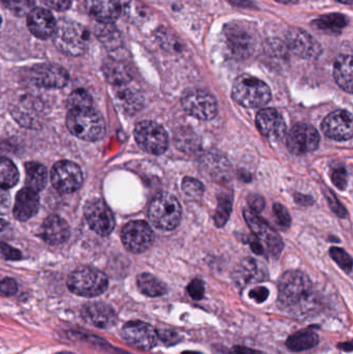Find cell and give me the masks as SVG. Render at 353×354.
I'll use <instances>...</instances> for the list:
<instances>
[{
	"label": "cell",
	"instance_id": "obj_20",
	"mask_svg": "<svg viewBox=\"0 0 353 354\" xmlns=\"http://www.w3.org/2000/svg\"><path fill=\"white\" fill-rule=\"evenodd\" d=\"M233 279L238 286L247 287L267 280V270L258 260L246 258L236 266Z\"/></svg>",
	"mask_w": 353,
	"mask_h": 354
},
{
	"label": "cell",
	"instance_id": "obj_11",
	"mask_svg": "<svg viewBox=\"0 0 353 354\" xmlns=\"http://www.w3.org/2000/svg\"><path fill=\"white\" fill-rule=\"evenodd\" d=\"M51 181L56 191L70 194L80 189L83 183V174L77 164L60 161L52 169Z\"/></svg>",
	"mask_w": 353,
	"mask_h": 354
},
{
	"label": "cell",
	"instance_id": "obj_6",
	"mask_svg": "<svg viewBox=\"0 0 353 354\" xmlns=\"http://www.w3.org/2000/svg\"><path fill=\"white\" fill-rule=\"evenodd\" d=\"M108 278L103 272L93 268H80L68 277V289L75 295L84 297L101 295L108 288Z\"/></svg>",
	"mask_w": 353,
	"mask_h": 354
},
{
	"label": "cell",
	"instance_id": "obj_5",
	"mask_svg": "<svg viewBox=\"0 0 353 354\" xmlns=\"http://www.w3.org/2000/svg\"><path fill=\"white\" fill-rule=\"evenodd\" d=\"M149 216L158 229L173 230L180 223L182 207L173 196L167 193L160 194L149 205Z\"/></svg>",
	"mask_w": 353,
	"mask_h": 354
},
{
	"label": "cell",
	"instance_id": "obj_8",
	"mask_svg": "<svg viewBox=\"0 0 353 354\" xmlns=\"http://www.w3.org/2000/svg\"><path fill=\"white\" fill-rule=\"evenodd\" d=\"M134 135L139 147L146 153L162 155L168 149L169 139L167 133L157 122L149 120L139 122L135 128Z\"/></svg>",
	"mask_w": 353,
	"mask_h": 354
},
{
	"label": "cell",
	"instance_id": "obj_29",
	"mask_svg": "<svg viewBox=\"0 0 353 354\" xmlns=\"http://www.w3.org/2000/svg\"><path fill=\"white\" fill-rule=\"evenodd\" d=\"M95 35L108 50H116L122 45V35L112 23H99L95 27Z\"/></svg>",
	"mask_w": 353,
	"mask_h": 354
},
{
	"label": "cell",
	"instance_id": "obj_57",
	"mask_svg": "<svg viewBox=\"0 0 353 354\" xmlns=\"http://www.w3.org/2000/svg\"><path fill=\"white\" fill-rule=\"evenodd\" d=\"M56 354H74V353H68V351H62V353H56Z\"/></svg>",
	"mask_w": 353,
	"mask_h": 354
},
{
	"label": "cell",
	"instance_id": "obj_48",
	"mask_svg": "<svg viewBox=\"0 0 353 354\" xmlns=\"http://www.w3.org/2000/svg\"><path fill=\"white\" fill-rule=\"evenodd\" d=\"M0 251H1L2 255L6 259L18 260L21 258V253L18 250L14 249V248L10 247V245H6V243L0 245Z\"/></svg>",
	"mask_w": 353,
	"mask_h": 354
},
{
	"label": "cell",
	"instance_id": "obj_23",
	"mask_svg": "<svg viewBox=\"0 0 353 354\" xmlns=\"http://www.w3.org/2000/svg\"><path fill=\"white\" fill-rule=\"evenodd\" d=\"M85 8L99 23H113L122 14L120 0H85Z\"/></svg>",
	"mask_w": 353,
	"mask_h": 354
},
{
	"label": "cell",
	"instance_id": "obj_41",
	"mask_svg": "<svg viewBox=\"0 0 353 354\" xmlns=\"http://www.w3.org/2000/svg\"><path fill=\"white\" fill-rule=\"evenodd\" d=\"M128 15L135 21H141L144 20L147 16V10L145 6H141L140 3H137V2H132V3L128 4Z\"/></svg>",
	"mask_w": 353,
	"mask_h": 354
},
{
	"label": "cell",
	"instance_id": "obj_53",
	"mask_svg": "<svg viewBox=\"0 0 353 354\" xmlns=\"http://www.w3.org/2000/svg\"><path fill=\"white\" fill-rule=\"evenodd\" d=\"M232 6H240V8H251L254 6L250 0H228Z\"/></svg>",
	"mask_w": 353,
	"mask_h": 354
},
{
	"label": "cell",
	"instance_id": "obj_50",
	"mask_svg": "<svg viewBox=\"0 0 353 354\" xmlns=\"http://www.w3.org/2000/svg\"><path fill=\"white\" fill-rule=\"evenodd\" d=\"M249 204H250L252 212H259L265 208V202L261 196L252 195L249 197Z\"/></svg>",
	"mask_w": 353,
	"mask_h": 354
},
{
	"label": "cell",
	"instance_id": "obj_40",
	"mask_svg": "<svg viewBox=\"0 0 353 354\" xmlns=\"http://www.w3.org/2000/svg\"><path fill=\"white\" fill-rule=\"evenodd\" d=\"M230 210H231V202L229 199L220 200L219 207H218L217 214H216V224L218 226H223L227 222L229 218Z\"/></svg>",
	"mask_w": 353,
	"mask_h": 354
},
{
	"label": "cell",
	"instance_id": "obj_10",
	"mask_svg": "<svg viewBox=\"0 0 353 354\" xmlns=\"http://www.w3.org/2000/svg\"><path fill=\"white\" fill-rule=\"evenodd\" d=\"M182 107L187 113L200 120H213L218 113L215 97L203 91H190L182 99Z\"/></svg>",
	"mask_w": 353,
	"mask_h": 354
},
{
	"label": "cell",
	"instance_id": "obj_43",
	"mask_svg": "<svg viewBox=\"0 0 353 354\" xmlns=\"http://www.w3.org/2000/svg\"><path fill=\"white\" fill-rule=\"evenodd\" d=\"M332 180L335 183L336 187L340 189H344L347 185V174L344 168H336L332 172Z\"/></svg>",
	"mask_w": 353,
	"mask_h": 354
},
{
	"label": "cell",
	"instance_id": "obj_30",
	"mask_svg": "<svg viewBox=\"0 0 353 354\" xmlns=\"http://www.w3.org/2000/svg\"><path fill=\"white\" fill-rule=\"evenodd\" d=\"M25 171H26V180H25L26 187L37 193L46 187L48 174L45 166L35 162H29L25 165Z\"/></svg>",
	"mask_w": 353,
	"mask_h": 354
},
{
	"label": "cell",
	"instance_id": "obj_42",
	"mask_svg": "<svg viewBox=\"0 0 353 354\" xmlns=\"http://www.w3.org/2000/svg\"><path fill=\"white\" fill-rule=\"evenodd\" d=\"M188 292L193 299L199 301V299H202L205 292L204 284H203L202 281L193 280L188 286Z\"/></svg>",
	"mask_w": 353,
	"mask_h": 354
},
{
	"label": "cell",
	"instance_id": "obj_1",
	"mask_svg": "<svg viewBox=\"0 0 353 354\" xmlns=\"http://www.w3.org/2000/svg\"><path fill=\"white\" fill-rule=\"evenodd\" d=\"M278 304L284 312L296 316L312 313L316 299L310 279L298 270L285 272L279 282Z\"/></svg>",
	"mask_w": 353,
	"mask_h": 354
},
{
	"label": "cell",
	"instance_id": "obj_3",
	"mask_svg": "<svg viewBox=\"0 0 353 354\" xmlns=\"http://www.w3.org/2000/svg\"><path fill=\"white\" fill-rule=\"evenodd\" d=\"M54 45L59 51L68 56H80L86 51L89 33L84 26L70 20L56 22L53 35Z\"/></svg>",
	"mask_w": 353,
	"mask_h": 354
},
{
	"label": "cell",
	"instance_id": "obj_24",
	"mask_svg": "<svg viewBox=\"0 0 353 354\" xmlns=\"http://www.w3.org/2000/svg\"><path fill=\"white\" fill-rule=\"evenodd\" d=\"M41 235L49 245H61L70 236V227L60 216H50L41 225Z\"/></svg>",
	"mask_w": 353,
	"mask_h": 354
},
{
	"label": "cell",
	"instance_id": "obj_9",
	"mask_svg": "<svg viewBox=\"0 0 353 354\" xmlns=\"http://www.w3.org/2000/svg\"><path fill=\"white\" fill-rule=\"evenodd\" d=\"M244 216L251 230L256 235L259 243L261 245H265V249L271 255H280L283 249V241L279 234L256 212L249 209L245 210Z\"/></svg>",
	"mask_w": 353,
	"mask_h": 354
},
{
	"label": "cell",
	"instance_id": "obj_36",
	"mask_svg": "<svg viewBox=\"0 0 353 354\" xmlns=\"http://www.w3.org/2000/svg\"><path fill=\"white\" fill-rule=\"evenodd\" d=\"M68 106L70 109H82L93 107V99L87 91L77 89L70 93L68 100Z\"/></svg>",
	"mask_w": 353,
	"mask_h": 354
},
{
	"label": "cell",
	"instance_id": "obj_19",
	"mask_svg": "<svg viewBox=\"0 0 353 354\" xmlns=\"http://www.w3.org/2000/svg\"><path fill=\"white\" fill-rule=\"evenodd\" d=\"M256 124L263 136L269 140H281L286 135V124L283 116L275 109H263L256 116Z\"/></svg>",
	"mask_w": 353,
	"mask_h": 354
},
{
	"label": "cell",
	"instance_id": "obj_13",
	"mask_svg": "<svg viewBox=\"0 0 353 354\" xmlns=\"http://www.w3.org/2000/svg\"><path fill=\"white\" fill-rule=\"evenodd\" d=\"M85 218L89 227L101 236H107L115 226L113 214L103 200H93L85 206Z\"/></svg>",
	"mask_w": 353,
	"mask_h": 354
},
{
	"label": "cell",
	"instance_id": "obj_16",
	"mask_svg": "<svg viewBox=\"0 0 353 354\" xmlns=\"http://www.w3.org/2000/svg\"><path fill=\"white\" fill-rule=\"evenodd\" d=\"M286 43L296 55L304 59H316L323 52L321 44L300 28L290 29L286 35Z\"/></svg>",
	"mask_w": 353,
	"mask_h": 354
},
{
	"label": "cell",
	"instance_id": "obj_44",
	"mask_svg": "<svg viewBox=\"0 0 353 354\" xmlns=\"http://www.w3.org/2000/svg\"><path fill=\"white\" fill-rule=\"evenodd\" d=\"M274 212H275L278 223H279L281 226H289L290 222H292V218H290L287 209H286L283 205H281V204H276V205L274 206Z\"/></svg>",
	"mask_w": 353,
	"mask_h": 354
},
{
	"label": "cell",
	"instance_id": "obj_47",
	"mask_svg": "<svg viewBox=\"0 0 353 354\" xmlns=\"http://www.w3.org/2000/svg\"><path fill=\"white\" fill-rule=\"evenodd\" d=\"M249 297L254 299L256 303H263L267 301L269 297V290L265 287H257V288L252 289L249 293Z\"/></svg>",
	"mask_w": 353,
	"mask_h": 354
},
{
	"label": "cell",
	"instance_id": "obj_25",
	"mask_svg": "<svg viewBox=\"0 0 353 354\" xmlns=\"http://www.w3.org/2000/svg\"><path fill=\"white\" fill-rule=\"evenodd\" d=\"M39 207V195L29 187L21 189L16 197L14 216L17 220L27 221L32 218Z\"/></svg>",
	"mask_w": 353,
	"mask_h": 354
},
{
	"label": "cell",
	"instance_id": "obj_51",
	"mask_svg": "<svg viewBox=\"0 0 353 354\" xmlns=\"http://www.w3.org/2000/svg\"><path fill=\"white\" fill-rule=\"evenodd\" d=\"M159 339L166 343L168 345H173L180 341L178 334L175 332H171V330H163L162 333H158Z\"/></svg>",
	"mask_w": 353,
	"mask_h": 354
},
{
	"label": "cell",
	"instance_id": "obj_27",
	"mask_svg": "<svg viewBox=\"0 0 353 354\" xmlns=\"http://www.w3.org/2000/svg\"><path fill=\"white\" fill-rule=\"evenodd\" d=\"M334 77L340 87L347 93L353 91L352 56L342 55L336 60Z\"/></svg>",
	"mask_w": 353,
	"mask_h": 354
},
{
	"label": "cell",
	"instance_id": "obj_14",
	"mask_svg": "<svg viewBox=\"0 0 353 354\" xmlns=\"http://www.w3.org/2000/svg\"><path fill=\"white\" fill-rule=\"evenodd\" d=\"M318 132L310 124H298L287 135V147L294 155H306L317 149L319 145Z\"/></svg>",
	"mask_w": 353,
	"mask_h": 354
},
{
	"label": "cell",
	"instance_id": "obj_22",
	"mask_svg": "<svg viewBox=\"0 0 353 354\" xmlns=\"http://www.w3.org/2000/svg\"><path fill=\"white\" fill-rule=\"evenodd\" d=\"M82 317L87 324L99 328H110L115 324L116 313L104 303H88L82 308Z\"/></svg>",
	"mask_w": 353,
	"mask_h": 354
},
{
	"label": "cell",
	"instance_id": "obj_12",
	"mask_svg": "<svg viewBox=\"0 0 353 354\" xmlns=\"http://www.w3.org/2000/svg\"><path fill=\"white\" fill-rule=\"evenodd\" d=\"M122 239L128 251L142 253L153 245V232L144 221H132L122 229Z\"/></svg>",
	"mask_w": 353,
	"mask_h": 354
},
{
	"label": "cell",
	"instance_id": "obj_46",
	"mask_svg": "<svg viewBox=\"0 0 353 354\" xmlns=\"http://www.w3.org/2000/svg\"><path fill=\"white\" fill-rule=\"evenodd\" d=\"M41 1L49 8L59 10V12L68 10L72 4V0H41Z\"/></svg>",
	"mask_w": 353,
	"mask_h": 354
},
{
	"label": "cell",
	"instance_id": "obj_33",
	"mask_svg": "<svg viewBox=\"0 0 353 354\" xmlns=\"http://www.w3.org/2000/svg\"><path fill=\"white\" fill-rule=\"evenodd\" d=\"M347 17L342 14H330L321 17L313 22V26L319 30L329 31V32H341L344 27L347 26Z\"/></svg>",
	"mask_w": 353,
	"mask_h": 354
},
{
	"label": "cell",
	"instance_id": "obj_2",
	"mask_svg": "<svg viewBox=\"0 0 353 354\" xmlns=\"http://www.w3.org/2000/svg\"><path fill=\"white\" fill-rule=\"evenodd\" d=\"M66 127L70 134L82 140L97 141L105 136V120L93 107L70 109L66 116Z\"/></svg>",
	"mask_w": 353,
	"mask_h": 354
},
{
	"label": "cell",
	"instance_id": "obj_4",
	"mask_svg": "<svg viewBox=\"0 0 353 354\" xmlns=\"http://www.w3.org/2000/svg\"><path fill=\"white\" fill-rule=\"evenodd\" d=\"M232 97L247 108H259L271 100V93L267 83L250 75H242L232 87Z\"/></svg>",
	"mask_w": 353,
	"mask_h": 354
},
{
	"label": "cell",
	"instance_id": "obj_39",
	"mask_svg": "<svg viewBox=\"0 0 353 354\" xmlns=\"http://www.w3.org/2000/svg\"><path fill=\"white\" fill-rule=\"evenodd\" d=\"M330 253H331L332 258L339 264L340 268H343L345 272H352V257L344 250L339 249V248H332Z\"/></svg>",
	"mask_w": 353,
	"mask_h": 354
},
{
	"label": "cell",
	"instance_id": "obj_58",
	"mask_svg": "<svg viewBox=\"0 0 353 354\" xmlns=\"http://www.w3.org/2000/svg\"><path fill=\"white\" fill-rule=\"evenodd\" d=\"M0 24H1V18H0Z\"/></svg>",
	"mask_w": 353,
	"mask_h": 354
},
{
	"label": "cell",
	"instance_id": "obj_28",
	"mask_svg": "<svg viewBox=\"0 0 353 354\" xmlns=\"http://www.w3.org/2000/svg\"><path fill=\"white\" fill-rule=\"evenodd\" d=\"M103 70L108 82L114 86L128 84L132 80V75L128 66L118 60H108L104 64Z\"/></svg>",
	"mask_w": 353,
	"mask_h": 354
},
{
	"label": "cell",
	"instance_id": "obj_32",
	"mask_svg": "<svg viewBox=\"0 0 353 354\" xmlns=\"http://www.w3.org/2000/svg\"><path fill=\"white\" fill-rule=\"evenodd\" d=\"M139 290L149 297H162L167 292V287L157 277L151 274H141L137 278Z\"/></svg>",
	"mask_w": 353,
	"mask_h": 354
},
{
	"label": "cell",
	"instance_id": "obj_52",
	"mask_svg": "<svg viewBox=\"0 0 353 354\" xmlns=\"http://www.w3.org/2000/svg\"><path fill=\"white\" fill-rule=\"evenodd\" d=\"M232 354H265L247 347L236 346L232 349Z\"/></svg>",
	"mask_w": 353,
	"mask_h": 354
},
{
	"label": "cell",
	"instance_id": "obj_35",
	"mask_svg": "<svg viewBox=\"0 0 353 354\" xmlns=\"http://www.w3.org/2000/svg\"><path fill=\"white\" fill-rule=\"evenodd\" d=\"M155 37H157L158 41H159L161 47L166 51L171 52V53H178V52L182 51V45L180 39L176 37V35L169 29L161 27L155 33Z\"/></svg>",
	"mask_w": 353,
	"mask_h": 354
},
{
	"label": "cell",
	"instance_id": "obj_18",
	"mask_svg": "<svg viewBox=\"0 0 353 354\" xmlns=\"http://www.w3.org/2000/svg\"><path fill=\"white\" fill-rule=\"evenodd\" d=\"M323 131L333 140H350L352 137V113L344 110L333 112L323 120Z\"/></svg>",
	"mask_w": 353,
	"mask_h": 354
},
{
	"label": "cell",
	"instance_id": "obj_49",
	"mask_svg": "<svg viewBox=\"0 0 353 354\" xmlns=\"http://www.w3.org/2000/svg\"><path fill=\"white\" fill-rule=\"evenodd\" d=\"M10 194L6 189L0 187V216H3L10 209Z\"/></svg>",
	"mask_w": 353,
	"mask_h": 354
},
{
	"label": "cell",
	"instance_id": "obj_37",
	"mask_svg": "<svg viewBox=\"0 0 353 354\" xmlns=\"http://www.w3.org/2000/svg\"><path fill=\"white\" fill-rule=\"evenodd\" d=\"M4 6L16 16H28L35 8V0H2Z\"/></svg>",
	"mask_w": 353,
	"mask_h": 354
},
{
	"label": "cell",
	"instance_id": "obj_55",
	"mask_svg": "<svg viewBox=\"0 0 353 354\" xmlns=\"http://www.w3.org/2000/svg\"><path fill=\"white\" fill-rule=\"evenodd\" d=\"M6 223L4 222L3 220H1L0 218V232H1L2 230H3L4 228H6Z\"/></svg>",
	"mask_w": 353,
	"mask_h": 354
},
{
	"label": "cell",
	"instance_id": "obj_17",
	"mask_svg": "<svg viewBox=\"0 0 353 354\" xmlns=\"http://www.w3.org/2000/svg\"><path fill=\"white\" fill-rule=\"evenodd\" d=\"M30 78L37 86L45 88H62L68 82V74L62 66L55 64H41L33 66Z\"/></svg>",
	"mask_w": 353,
	"mask_h": 354
},
{
	"label": "cell",
	"instance_id": "obj_34",
	"mask_svg": "<svg viewBox=\"0 0 353 354\" xmlns=\"http://www.w3.org/2000/svg\"><path fill=\"white\" fill-rule=\"evenodd\" d=\"M19 180V172L15 164L6 158H0V187L10 189Z\"/></svg>",
	"mask_w": 353,
	"mask_h": 354
},
{
	"label": "cell",
	"instance_id": "obj_15",
	"mask_svg": "<svg viewBox=\"0 0 353 354\" xmlns=\"http://www.w3.org/2000/svg\"><path fill=\"white\" fill-rule=\"evenodd\" d=\"M122 336L128 344L141 351H149L159 341L158 332L151 326L142 322H131L124 324Z\"/></svg>",
	"mask_w": 353,
	"mask_h": 354
},
{
	"label": "cell",
	"instance_id": "obj_21",
	"mask_svg": "<svg viewBox=\"0 0 353 354\" xmlns=\"http://www.w3.org/2000/svg\"><path fill=\"white\" fill-rule=\"evenodd\" d=\"M27 25L35 37L41 39L53 37L56 20L53 15L46 8H33L27 16Z\"/></svg>",
	"mask_w": 353,
	"mask_h": 354
},
{
	"label": "cell",
	"instance_id": "obj_7",
	"mask_svg": "<svg viewBox=\"0 0 353 354\" xmlns=\"http://www.w3.org/2000/svg\"><path fill=\"white\" fill-rule=\"evenodd\" d=\"M224 32L228 47L238 57H249L256 49V33L247 23H229L226 25Z\"/></svg>",
	"mask_w": 353,
	"mask_h": 354
},
{
	"label": "cell",
	"instance_id": "obj_54",
	"mask_svg": "<svg viewBox=\"0 0 353 354\" xmlns=\"http://www.w3.org/2000/svg\"><path fill=\"white\" fill-rule=\"evenodd\" d=\"M276 1L283 4H294L298 3V0H276Z\"/></svg>",
	"mask_w": 353,
	"mask_h": 354
},
{
	"label": "cell",
	"instance_id": "obj_31",
	"mask_svg": "<svg viewBox=\"0 0 353 354\" xmlns=\"http://www.w3.org/2000/svg\"><path fill=\"white\" fill-rule=\"evenodd\" d=\"M319 343V337L312 330H300L290 336L286 341V346L292 351H304L313 348Z\"/></svg>",
	"mask_w": 353,
	"mask_h": 354
},
{
	"label": "cell",
	"instance_id": "obj_26",
	"mask_svg": "<svg viewBox=\"0 0 353 354\" xmlns=\"http://www.w3.org/2000/svg\"><path fill=\"white\" fill-rule=\"evenodd\" d=\"M114 100L118 108L130 115L137 113L144 105L142 95L137 89L128 87V84L115 86Z\"/></svg>",
	"mask_w": 353,
	"mask_h": 354
},
{
	"label": "cell",
	"instance_id": "obj_38",
	"mask_svg": "<svg viewBox=\"0 0 353 354\" xmlns=\"http://www.w3.org/2000/svg\"><path fill=\"white\" fill-rule=\"evenodd\" d=\"M182 191L184 192L189 197L196 198L201 197L204 193V187L202 183L197 179L192 178V177H186L182 181Z\"/></svg>",
	"mask_w": 353,
	"mask_h": 354
},
{
	"label": "cell",
	"instance_id": "obj_45",
	"mask_svg": "<svg viewBox=\"0 0 353 354\" xmlns=\"http://www.w3.org/2000/svg\"><path fill=\"white\" fill-rule=\"evenodd\" d=\"M17 290H18V285L12 279L8 278L0 281V295L10 297V295H15Z\"/></svg>",
	"mask_w": 353,
	"mask_h": 354
},
{
	"label": "cell",
	"instance_id": "obj_56",
	"mask_svg": "<svg viewBox=\"0 0 353 354\" xmlns=\"http://www.w3.org/2000/svg\"><path fill=\"white\" fill-rule=\"evenodd\" d=\"M338 1L344 4H352V0H338Z\"/></svg>",
	"mask_w": 353,
	"mask_h": 354
}]
</instances>
